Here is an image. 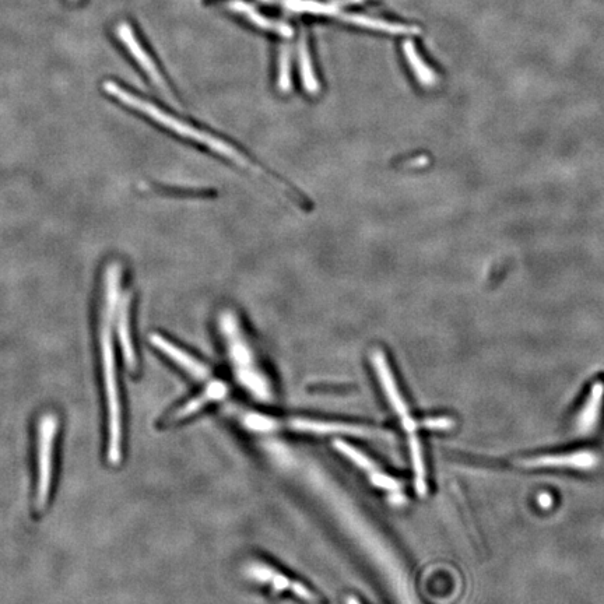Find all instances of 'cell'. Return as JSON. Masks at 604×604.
Instances as JSON below:
<instances>
[{
    "mask_svg": "<svg viewBox=\"0 0 604 604\" xmlns=\"http://www.w3.org/2000/svg\"><path fill=\"white\" fill-rule=\"evenodd\" d=\"M298 65H300V75L302 86L311 96L319 93V82L316 79L314 66H312L311 54H309L307 35L302 34L298 42Z\"/></svg>",
    "mask_w": 604,
    "mask_h": 604,
    "instance_id": "13",
    "label": "cell"
},
{
    "mask_svg": "<svg viewBox=\"0 0 604 604\" xmlns=\"http://www.w3.org/2000/svg\"><path fill=\"white\" fill-rule=\"evenodd\" d=\"M59 420L54 413L42 414L38 421L37 442V494L35 508L42 511L48 504L51 494L52 476H54V447L58 434Z\"/></svg>",
    "mask_w": 604,
    "mask_h": 604,
    "instance_id": "4",
    "label": "cell"
},
{
    "mask_svg": "<svg viewBox=\"0 0 604 604\" xmlns=\"http://www.w3.org/2000/svg\"><path fill=\"white\" fill-rule=\"evenodd\" d=\"M339 19L351 26L368 28V30L382 31L392 35H416L419 28L413 26H403V24L391 23V21L374 19V17L364 16V14L344 13L340 14Z\"/></svg>",
    "mask_w": 604,
    "mask_h": 604,
    "instance_id": "11",
    "label": "cell"
},
{
    "mask_svg": "<svg viewBox=\"0 0 604 604\" xmlns=\"http://www.w3.org/2000/svg\"><path fill=\"white\" fill-rule=\"evenodd\" d=\"M372 365H374L375 374L379 379L382 389H384L386 399H388L389 405L398 414L400 423L406 431L410 434H416L417 428H421L420 423L410 416L409 407L405 399H403L402 392L399 391L398 382H396L395 375L391 370V365L388 363L386 354L381 349H375L372 351Z\"/></svg>",
    "mask_w": 604,
    "mask_h": 604,
    "instance_id": "5",
    "label": "cell"
},
{
    "mask_svg": "<svg viewBox=\"0 0 604 604\" xmlns=\"http://www.w3.org/2000/svg\"><path fill=\"white\" fill-rule=\"evenodd\" d=\"M403 51H405L407 63H409L410 69L413 70L414 75L417 77V82L424 87H433L437 84V76L430 66L424 62L421 58L419 51H417L416 45L412 41H406L403 44Z\"/></svg>",
    "mask_w": 604,
    "mask_h": 604,
    "instance_id": "14",
    "label": "cell"
},
{
    "mask_svg": "<svg viewBox=\"0 0 604 604\" xmlns=\"http://www.w3.org/2000/svg\"><path fill=\"white\" fill-rule=\"evenodd\" d=\"M291 592L305 602L308 603H316V595L311 589L308 588L307 585L301 584V582L294 581L293 588H291Z\"/></svg>",
    "mask_w": 604,
    "mask_h": 604,
    "instance_id": "21",
    "label": "cell"
},
{
    "mask_svg": "<svg viewBox=\"0 0 604 604\" xmlns=\"http://www.w3.org/2000/svg\"><path fill=\"white\" fill-rule=\"evenodd\" d=\"M283 5L294 13L316 14V16L339 17L343 2L322 3L318 0H284Z\"/></svg>",
    "mask_w": 604,
    "mask_h": 604,
    "instance_id": "15",
    "label": "cell"
},
{
    "mask_svg": "<svg viewBox=\"0 0 604 604\" xmlns=\"http://www.w3.org/2000/svg\"><path fill=\"white\" fill-rule=\"evenodd\" d=\"M228 395V386L221 381H210L209 385L206 386L205 391L200 393L199 396H196L195 399H192L191 402L186 403V405L182 406L181 409H178L177 412L172 416V420H184L188 419V417L193 416L202 410L203 407L209 405V403L219 402V400H223Z\"/></svg>",
    "mask_w": 604,
    "mask_h": 604,
    "instance_id": "10",
    "label": "cell"
},
{
    "mask_svg": "<svg viewBox=\"0 0 604 604\" xmlns=\"http://www.w3.org/2000/svg\"><path fill=\"white\" fill-rule=\"evenodd\" d=\"M117 330L119 343L124 351L125 363L129 370L135 371L138 368V358H136L135 346H133L131 332V294H125L121 300L118 309Z\"/></svg>",
    "mask_w": 604,
    "mask_h": 604,
    "instance_id": "9",
    "label": "cell"
},
{
    "mask_svg": "<svg viewBox=\"0 0 604 604\" xmlns=\"http://www.w3.org/2000/svg\"><path fill=\"white\" fill-rule=\"evenodd\" d=\"M269 584L272 585L273 591L277 593H282L284 591H291L293 588L294 581H291L290 578H287L286 575L280 574V572H276L272 570V574H270Z\"/></svg>",
    "mask_w": 604,
    "mask_h": 604,
    "instance_id": "20",
    "label": "cell"
},
{
    "mask_svg": "<svg viewBox=\"0 0 604 604\" xmlns=\"http://www.w3.org/2000/svg\"><path fill=\"white\" fill-rule=\"evenodd\" d=\"M121 263L111 262L105 270L104 307L101 319V361L105 398L108 409V449L107 458L111 465H118L122 459V406L119 396L117 365H115L114 343H112V319L117 311L121 293Z\"/></svg>",
    "mask_w": 604,
    "mask_h": 604,
    "instance_id": "1",
    "label": "cell"
},
{
    "mask_svg": "<svg viewBox=\"0 0 604 604\" xmlns=\"http://www.w3.org/2000/svg\"><path fill=\"white\" fill-rule=\"evenodd\" d=\"M70 2H77V0H70Z\"/></svg>",
    "mask_w": 604,
    "mask_h": 604,
    "instance_id": "24",
    "label": "cell"
},
{
    "mask_svg": "<svg viewBox=\"0 0 604 604\" xmlns=\"http://www.w3.org/2000/svg\"><path fill=\"white\" fill-rule=\"evenodd\" d=\"M277 86L282 93H289L291 90V48L289 45H283L280 49Z\"/></svg>",
    "mask_w": 604,
    "mask_h": 604,
    "instance_id": "18",
    "label": "cell"
},
{
    "mask_svg": "<svg viewBox=\"0 0 604 604\" xmlns=\"http://www.w3.org/2000/svg\"><path fill=\"white\" fill-rule=\"evenodd\" d=\"M346 604H361V603L358 602V600L356 598H354V596H350V598L346 600Z\"/></svg>",
    "mask_w": 604,
    "mask_h": 604,
    "instance_id": "22",
    "label": "cell"
},
{
    "mask_svg": "<svg viewBox=\"0 0 604 604\" xmlns=\"http://www.w3.org/2000/svg\"><path fill=\"white\" fill-rule=\"evenodd\" d=\"M370 477L371 483L374 484L375 487L389 491V493H396V491H399L400 488H402V484H400L399 480L393 479L392 476L382 473L381 470L370 474Z\"/></svg>",
    "mask_w": 604,
    "mask_h": 604,
    "instance_id": "19",
    "label": "cell"
},
{
    "mask_svg": "<svg viewBox=\"0 0 604 604\" xmlns=\"http://www.w3.org/2000/svg\"><path fill=\"white\" fill-rule=\"evenodd\" d=\"M220 332L226 337L228 351H230L231 361L234 367H237L238 374L245 385L254 391H261V386H265L261 377L254 370L255 358L254 351L245 339L244 332L241 329V323L233 311L226 309L219 316Z\"/></svg>",
    "mask_w": 604,
    "mask_h": 604,
    "instance_id": "3",
    "label": "cell"
},
{
    "mask_svg": "<svg viewBox=\"0 0 604 604\" xmlns=\"http://www.w3.org/2000/svg\"><path fill=\"white\" fill-rule=\"evenodd\" d=\"M150 342L157 350H160L164 356L170 358V360L179 365L182 370L188 372L191 377L198 379V381H206V379H209L210 375H212V372H210L207 365L200 363V361L196 360L191 354L186 353L185 350L179 349L178 346H175L174 343L165 339V337L153 333V335L150 336Z\"/></svg>",
    "mask_w": 604,
    "mask_h": 604,
    "instance_id": "8",
    "label": "cell"
},
{
    "mask_svg": "<svg viewBox=\"0 0 604 604\" xmlns=\"http://www.w3.org/2000/svg\"><path fill=\"white\" fill-rule=\"evenodd\" d=\"M333 447H335L337 452L342 453L343 456H346L347 459L351 460L354 465L360 467L361 470H364V472H367L368 474L379 472V467L374 460L368 458L363 452L358 451L353 445L347 444L346 441L335 440L333 441Z\"/></svg>",
    "mask_w": 604,
    "mask_h": 604,
    "instance_id": "17",
    "label": "cell"
},
{
    "mask_svg": "<svg viewBox=\"0 0 604 604\" xmlns=\"http://www.w3.org/2000/svg\"><path fill=\"white\" fill-rule=\"evenodd\" d=\"M115 33H117L118 40L125 45L126 51L138 63L139 68L149 76L154 86L158 87L165 96H171L170 87L165 83L163 75L158 70L156 63L151 59L149 52L143 47L142 42L139 41L138 35L133 31L131 24L121 21L117 28H115Z\"/></svg>",
    "mask_w": 604,
    "mask_h": 604,
    "instance_id": "7",
    "label": "cell"
},
{
    "mask_svg": "<svg viewBox=\"0 0 604 604\" xmlns=\"http://www.w3.org/2000/svg\"><path fill=\"white\" fill-rule=\"evenodd\" d=\"M279 428H289V430L300 431V433L316 435L344 434L363 438H371L378 434V431L372 430V428L361 426V424L311 419H293L287 421L273 419V430H279Z\"/></svg>",
    "mask_w": 604,
    "mask_h": 604,
    "instance_id": "6",
    "label": "cell"
},
{
    "mask_svg": "<svg viewBox=\"0 0 604 604\" xmlns=\"http://www.w3.org/2000/svg\"><path fill=\"white\" fill-rule=\"evenodd\" d=\"M230 9L234 13L241 14L242 17L251 21L256 27L262 28V30L273 31V33L282 35V37L290 38L293 37V28L282 23V21H276L269 19V17L263 16L259 13L254 6L249 3L241 2V0H234L231 2Z\"/></svg>",
    "mask_w": 604,
    "mask_h": 604,
    "instance_id": "12",
    "label": "cell"
},
{
    "mask_svg": "<svg viewBox=\"0 0 604 604\" xmlns=\"http://www.w3.org/2000/svg\"><path fill=\"white\" fill-rule=\"evenodd\" d=\"M410 455H412V463L414 476H416V490L421 497L427 494L426 467H424L423 452H421L420 441L417 440L416 434H410Z\"/></svg>",
    "mask_w": 604,
    "mask_h": 604,
    "instance_id": "16",
    "label": "cell"
},
{
    "mask_svg": "<svg viewBox=\"0 0 604 604\" xmlns=\"http://www.w3.org/2000/svg\"><path fill=\"white\" fill-rule=\"evenodd\" d=\"M105 93L110 94L111 97L117 98L119 103L125 104L126 107L132 108L142 112L143 115L153 119L158 125L164 126L168 131L174 132L175 135L181 136V138L193 140V142L199 143V145L206 146L207 149L214 151V153L220 154L221 157L227 158L231 163L240 165L244 170L256 172L261 174L263 177H268L266 172H263L261 168L256 167L254 163L245 154H242L237 147H233L226 140L216 138V136L210 135V133L199 131V129L193 128L192 125L186 124L181 119L172 117L158 108L157 105L151 104L150 101L143 100L136 94L129 93L124 87L114 82L104 83Z\"/></svg>",
    "mask_w": 604,
    "mask_h": 604,
    "instance_id": "2",
    "label": "cell"
},
{
    "mask_svg": "<svg viewBox=\"0 0 604 604\" xmlns=\"http://www.w3.org/2000/svg\"><path fill=\"white\" fill-rule=\"evenodd\" d=\"M261 2H265V3H275V0H261Z\"/></svg>",
    "mask_w": 604,
    "mask_h": 604,
    "instance_id": "23",
    "label": "cell"
}]
</instances>
